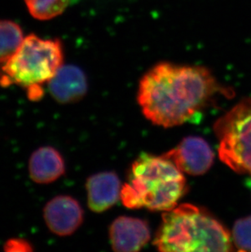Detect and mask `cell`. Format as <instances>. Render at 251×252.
<instances>
[{
    "instance_id": "cell-1",
    "label": "cell",
    "mask_w": 251,
    "mask_h": 252,
    "mask_svg": "<svg viewBox=\"0 0 251 252\" xmlns=\"http://www.w3.org/2000/svg\"><path fill=\"white\" fill-rule=\"evenodd\" d=\"M219 94L229 96L232 90L206 67L160 62L140 79L138 102L153 124L171 127L200 115Z\"/></svg>"
},
{
    "instance_id": "cell-2",
    "label": "cell",
    "mask_w": 251,
    "mask_h": 252,
    "mask_svg": "<svg viewBox=\"0 0 251 252\" xmlns=\"http://www.w3.org/2000/svg\"><path fill=\"white\" fill-rule=\"evenodd\" d=\"M232 238L212 215L185 203L164 213L154 244L161 252H232Z\"/></svg>"
},
{
    "instance_id": "cell-3",
    "label": "cell",
    "mask_w": 251,
    "mask_h": 252,
    "mask_svg": "<svg viewBox=\"0 0 251 252\" xmlns=\"http://www.w3.org/2000/svg\"><path fill=\"white\" fill-rule=\"evenodd\" d=\"M187 189L182 171L162 156L143 155L133 163L122 187L121 200L130 209L169 211Z\"/></svg>"
},
{
    "instance_id": "cell-4",
    "label": "cell",
    "mask_w": 251,
    "mask_h": 252,
    "mask_svg": "<svg viewBox=\"0 0 251 252\" xmlns=\"http://www.w3.org/2000/svg\"><path fill=\"white\" fill-rule=\"evenodd\" d=\"M63 60L60 41L27 36L16 54L1 67L0 84L19 86L27 91L30 99L38 100L43 86L63 65Z\"/></svg>"
},
{
    "instance_id": "cell-5",
    "label": "cell",
    "mask_w": 251,
    "mask_h": 252,
    "mask_svg": "<svg viewBox=\"0 0 251 252\" xmlns=\"http://www.w3.org/2000/svg\"><path fill=\"white\" fill-rule=\"evenodd\" d=\"M214 129L221 161L237 173L251 175V97L219 119Z\"/></svg>"
},
{
    "instance_id": "cell-6",
    "label": "cell",
    "mask_w": 251,
    "mask_h": 252,
    "mask_svg": "<svg viewBox=\"0 0 251 252\" xmlns=\"http://www.w3.org/2000/svg\"><path fill=\"white\" fill-rule=\"evenodd\" d=\"M161 156L176 165L183 173L192 176L206 173L215 159L211 146L198 136H188L173 150Z\"/></svg>"
},
{
    "instance_id": "cell-7",
    "label": "cell",
    "mask_w": 251,
    "mask_h": 252,
    "mask_svg": "<svg viewBox=\"0 0 251 252\" xmlns=\"http://www.w3.org/2000/svg\"><path fill=\"white\" fill-rule=\"evenodd\" d=\"M43 219L48 229L56 235H71L83 220V210L79 202L68 195H58L47 202Z\"/></svg>"
},
{
    "instance_id": "cell-8",
    "label": "cell",
    "mask_w": 251,
    "mask_h": 252,
    "mask_svg": "<svg viewBox=\"0 0 251 252\" xmlns=\"http://www.w3.org/2000/svg\"><path fill=\"white\" fill-rule=\"evenodd\" d=\"M109 237L115 252H138L150 241V227L147 222L141 219L119 217L110 226Z\"/></svg>"
},
{
    "instance_id": "cell-9",
    "label": "cell",
    "mask_w": 251,
    "mask_h": 252,
    "mask_svg": "<svg viewBox=\"0 0 251 252\" xmlns=\"http://www.w3.org/2000/svg\"><path fill=\"white\" fill-rule=\"evenodd\" d=\"M49 93L57 102H78L88 92V81L84 72L75 65H62L48 82Z\"/></svg>"
},
{
    "instance_id": "cell-10",
    "label": "cell",
    "mask_w": 251,
    "mask_h": 252,
    "mask_svg": "<svg viewBox=\"0 0 251 252\" xmlns=\"http://www.w3.org/2000/svg\"><path fill=\"white\" fill-rule=\"evenodd\" d=\"M88 207L93 212H104L121 198V182L116 174L110 171L90 176L87 181Z\"/></svg>"
},
{
    "instance_id": "cell-11",
    "label": "cell",
    "mask_w": 251,
    "mask_h": 252,
    "mask_svg": "<svg viewBox=\"0 0 251 252\" xmlns=\"http://www.w3.org/2000/svg\"><path fill=\"white\" fill-rule=\"evenodd\" d=\"M29 174L37 184L48 185L57 181L65 172V163L61 153L51 146L38 148L29 160Z\"/></svg>"
},
{
    "instance_id": "cell-12",
    "label": "cell",
    "mask_w": 251,
    "mask_h": 252,
    "mask_svg": "<svg viewBox=\"0 0 251 252\" xmlns=\"http://www.w3.org/2000/svg\"><path fill=\"white\" fill-rule=\"evenodd\" d=\"M24 40L21 27L11 21H0V64L16 54Z\"/></svg>"
},
{
    "instance_id": "cell-13",
    "label": "cell",
    "mask_w": 251,
    "mask_h": 252,
    "mask_svg": "<svg viewBox=\"0 0 251 252\" xmlns=\"http://www.w3.org/2000/svg\"><path fill=\"white\" fill-rule=\"evenodd\" d=\"M70 0H25L29 12L34 18L50 20L62 14Z\"/></svg>"
},
{
    "instance_id": "cell-14",
    "label": "cell",
    "mask_w": 251,
    "mask_h": 252,
    "mask_svg": "<svg viewBox=\"0 0 251 252\" xmlns=\"http://www.w3.org/2000/svg\"><path fill=\"white\" fill-rule=\"evenodd\" d=\"M232 241L240 252H251V216L238 220L232 229Z\"/></svg>"
},
{
    "instance_id": "cell-15",
    "label": "cell",
    "mask_w": 251,
    "mask_h": 252,
    "mask_svg": "<svg viewBox=\"0 0 251 252\" xmlns=\"http://www.w3.org/2000/svg\"><path fill=\"white\" fill-rule=\"evenodd\" d=\"M4 248L7 252H28L32 250L30 243L23 239H10L5 244Z\"/></svg>"
},
{
    "instance_id": "cell-16",
    "label": "cell",
    "mask_w": 251,
    "mask_h": 252,
    "mask_svg": "<svg viewBox=\"0 0 251 252\" xmlns=\"http://www.w3.org/2000/svg\"><path fill=\"white\" fill-rule=\"evenodd\" d=\"M70 1H71V2H74V1H77V0H70Z\"/></svg>"
}]
</instances>
